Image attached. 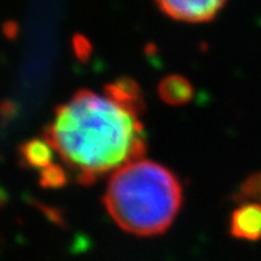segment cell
<instances>
[{
  "label": "cell",
  "mask_w": 261,
  "mask_h": 261,
  "mask_svg": "<svg viewBox=\"0 0 261 261\" xmlns=\"http://www.w3.org/2000/svg\"><path fill=\"white\" fill-rule=\"evenodd\" d=\"M17 114V107L14 101H10V100H6V101H2L0 103V117L4 123H8L15 117V115Z\"/></svg>",
  "instance_id": "11"
},
{
  "label": "cell",
  "mask_w": 261,
  "mask_h": 261,
  "mask_svg": "<svg viewBox=\"0 0 261 261\" xmlns=\"http://www.w3.org/2000/svg\"><path fill=\"white\" fill-rule=\"evenodd\" d=\"M107 97L114 100L135 115H141L145 111V101L143 91L138 82L130 77H120L104 87Z\"/></svg>",
  "instance_id": "5"
},
{
  "label": "cell",
  "mask_w": 261,
  "mask_h": 261,
  "mask_svg": "<svg viewBox=\"0 0 261 261\" xmlns=\"http://www.w3.org/2000/svg\"><path fill=\"white\" fill-rule=\"evenodd\" d=\"M237 203H257L261 204V172L251 175L243 182L233 196Z\"/></svg>",
  "instance_id": "8"
},
{
  "label": "cell",
  "mask_w": 261,
  "mask_h": 261,
  "mask_svg": "<svg viewBox=\"0 0 261 261\" xmlns=\"http://www.w3.org/2000/svg\"><path fill=\"white\" fill-rule=\"evenodd\" d=\"M160 10L172 19L187 23L212 20L227 0H156Z\"/></svg>",
  "instance_id": "3"
},
{
  "label": "cell",
  "mask_w": 261,
  "mask_h": 261,
  "mask_svg": "<svg viewBox=\"0 0 261 261\" xmlns=\"http://www.w3.org/2000/svg\"><path fill=\"white\" fill-rule=\"evenodd\" d=\"M103 203L123 230L140 237L158 236L177 216L182 187L171 169L140 159L114 172Z\"/></svg>",
  "instance_id": "2"
},
{
  "label": "cell",
  "mask_w": 261,
  "mask_h": 261,
  "mask_svg": "<svg viewBox=\"0 0 261 261\" xmlns=\"http://www.w3.org/2000/svg\"><path fill=\"white\" fill-rule=\"evenodd\" d=\"M158 92L164 103L169 106H184L192 100L195 90L186 77L179 75H169L160 82Z\"/></svg>",
  "instance_id": "6"
},
{
  "label": "cell",
  "mask_w": 261,
  "mask_h": 261,
  "mask_svg": "<svg viewBox=\"0 0 261 261\" xmlns=\"http://www.w3.org/2000/svg\"><path fill=\"white\" fill-rule=\"evenodd\" d=\"M19 152V163L21 167L31 169H41L51 164L52 147L47 141L31 139L24 141L17 149Z\"/></svg>",
  "instance_id": "7"
},
{
  "label": "cell",
  "mask_w": 261,
  "mask_h": 261,
  "mask_svg": "<svg viewBox=\"0 0 261 261\" xmlns=\"http://www.w3.org/2000/svg\"><path fill=\"white\" fill-rule=\"evenodd\" d=\"M4 32H6V35H7L8 38H15L17 32L16 24H15V23H8V24H6V27H4Z\"/></svg>",
  "instance_id": "13"
},
{
  "label": "cell",
  "mask_w": 261,
  "mask_h": 261,
  "mask_svg": "<svg viewBox=\"0 0 261 261\" xmlns=\"http://www.w3.org/2000/svg\"><path fill=\"white\" fill-rule=\"evenodd\" d=\"M72 47L76 58L79 59L80 62H86V60L90 59L91 52H92V45H91L90 40L84 38L83 35H75L73 36Z\"/></svg>",
  "instance_id": "10"
},
{
  "label": "cell",
  "mask_w": 261,
  "mask_h": 261,
  "mask_svg": "<svg viewBox=\"0 0 261 261\" xmlns=\"http://www.w3.org/2000/svg\"><path fill=\"white\" fill-rule=\"evenodd\" d=\"M36 205L41 210V212L44 213L45 216L48 217L49 220H52L58 225H64V217H63L62 212L58 210V208H52V206H45L41 205V204L36 203Z\"/></svg>",
  "instance_id": "12"
},
{
  "label": "cell",
  "mask_w": 261,
  "mask_h": 261,
  "mask_svg": "<svg viewBox=\"0 0 261 261\" xmlns=\"http://www.w3.org/2000/svg\"><path fill=\"white\" fill-rule=\"evenodd\" d=\"M7 200H8L7 192H6V191H4L3 188H0V208L6 205V203H7Z\"/></svg>",
  "instance_id": "14"
},
{
  "label": "cell",
  "mask_w": 261,
  "mask_h": 261,
  "mask_svg": "<svg viewBox=\"0 0 261 261\" xmlns=\"http://www.w3.org/2000/svg\"><path fill=\"white\" fill-rule=\"evenodd\" d=\"M43 139L86 187L147 153L138 115L88 90L77 91L56 108Z\"/></svg>",
  "instance_id": "1"
},
{
  "label": "cell",
  "mask_w": 261,
  "mask_h": 261,
  "mask_svg": "<svg viewBox=\"0 0 261 261\" xmlns=\"http://www.w3.org/2000/svg\"><path fill=\"white\" fill-rule=\"evenodd\" d=\"M229 232L234 239L257 241L261 240V205L245 203L237 208L229 221Z\"/></svg>",
  "instance_id": "4"
},
{
  "label": "cell",
  "mask_w": 261,
  "mask_h": 261,
  "mask_svg": "<svg viewBox=\"0 0 261 261\" xmlns=\"http://www.w3.org/2000/svg\"><path fill=\"white\" fill-rule=\"evenodd\" d=\"M68 177L64 169L58 164H49L44 168H41L40 177H39V184L43 188L58 189L62 188L67 184Z\"/></svg>",
  "instance_id": "9"
}]
</instances>
